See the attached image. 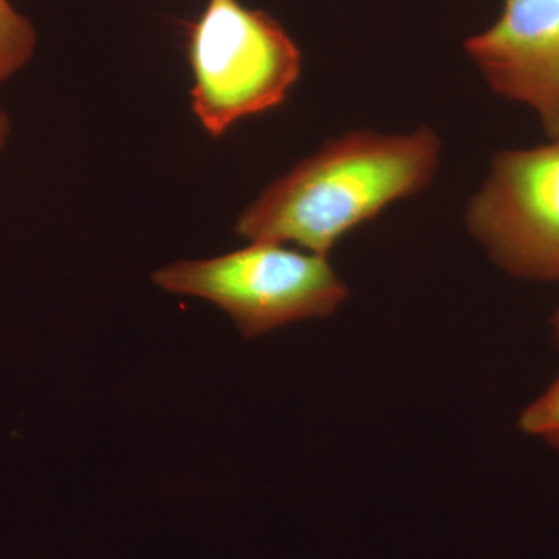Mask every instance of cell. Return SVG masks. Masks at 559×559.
I'll use <instances>...</instances> for the list:
<instances>
[{
    "label": "cell",
    "mask_w": 559,
    "mask_h": 559,
    "mask_svg": "<svg viewBox=\"0 0 559 559\" xmlns=\"http://www.w3.org/2000/svg\"><path fill=\"white\" fill-rule=\"evenodd\" d=\"M551 326H554L555 337H557V341L559 342V308L554 320H551Z\"/></svg>",
    "instance_id": "9"
},
{
    "label": "cell",
    "mask_w": 559,
    "mask_h": 559,
    "mask_svg": "<svg viewBox=\"0 0 559 559\" xmlns=\"http://www.w3.org/2000/svg\"><path fill=\"white\" fill-rule=\"evenodd\" d=\"M191 109L212 138L277 108L300 79L301 51L263 10L207 0L190 25Z\"/></svg>",
    "instance_id": "2"
},
{
    "label": "cell",
    "mask_w": 559,
    "mask_h": 559,
    "mask_svg": "<svg viewBox=\"0 0 559 559\" xmlns=\"http://www.w3.org/2000/svg\"><path fill=\"white\" fill-rule=\"evenodd\" d=\"M465 49L492 90L559 139V0H503L499 20Z\"/></svg>",
    "instance_id": "5"
},
{
    "label": "cell",
    "mask_w": 559,
    "mask_h": 559,
    "mask_svg": "<svg viewBox=\"0 0 559 559\" xmlns=\"http://www.w3.org/2000/svg\"><path fill=\"white\" fill-rule=\"evenodd\" d=\"M439 135L348 132L280 176L241 213L250 242L296 245L326 257L347 231L425 189L439 167Z\"/></svg>",
    "instance_id": "1"
},
{
    "label": "cell",
    "mask_w": 559,
    "mask_h": 559,
    "mask_svg": "<svg viewBox=\"0 0 559 559\" xmlns=\"http://www.w3.org/2000/svg\"><path fill=\"white\" fill-rule=\"evenodd\" d=\"M520 426L527 436L559 448V374L546 392L522 411Z\"/></svg>",
    "instance_id": "7"
},
{
    "label": "cell",
    "mask_w": 559,
    "mask_h": 559,
    "mask_svg": "<svg viewBox=\"0 0 559 559\" xmlns=\"http://www.w3.org/2000/svg\"><path fill=\"white\" fill-rule=\"evenodd\" d=\"M159 288L198 297L227 312L245 337L333 314L348 289L326 257L253 242L209 260H182L154 272Z\"/></svg>",
    "instance_id": "3"
},
{
    "label": "cell",
    "mask_w": 559,
    "mask_h": 559,
    "mask_svg": "<svg viewBox=\"0 0 559 559\" xmlns=\"http://www.w3.org/2000/svg\"><path fill=\"white\" fill-rule=\"evenodd\" d=\"M38 47L35 25L10 0H0V86L27 68Z\"/></svg>",
    "instance_id": "6"
},
{
    "label": "cell",
    "mask_w": 559,
    "mask_h": 559,
    "mask_svg": "<svg viewBox=\"0 0 559 559\" xmlns=\"http://www.w3.org/2000/svg\"><path fill=\"white\" fill-rule=\"evenodd\" d=\"M10 134L11 124L9 116H7L5 110L0 106V151L5 148L7 143H9Z\"/></svg>",
    "instance_id": "8"
},
{
    "label": "cell",
    "mask_w": 559,
    "mask_h": 559,
    "mask_svg": "<svg viewBox=\"0 0 559 559\" xmlns=\"http://www.w3.org/2000/svg\"><path fill=\"white\" fill-rule=\"evenodd\" d=\"M466 223L503 271L536 282L559 280V139L500 153Z\"/></svg>",
    "instance_id": "4"
}]
</instances>
